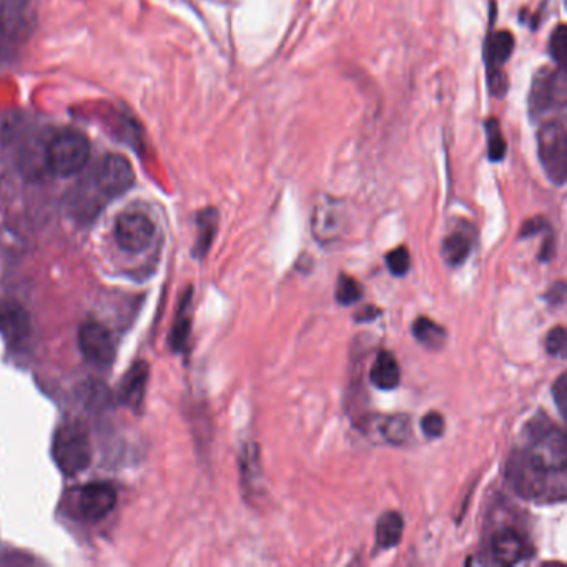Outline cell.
<instances>
[{"instance_id": "1", "label": "cell", "mask_w": 567, "mask_h": 567, "mask_svg": "<svg viewBox=\"0 0 567 567\" xmlns=\"http://www.w3.org/2000/svg\"><path fill=\"white\" fill-rule=\"evenodd\" d=\"M506 478L521 498L564 503L567 498V439L544 413L529 421L523 443L513 449Z\"/></svg>"}, {"instance_id": "2", "label": "cell", "mask_w": 567, "mask_h": 567, "mask_svg": "<svg viewBox=\"0 0 567 567\" xmlns=\"http://www.w3.org/2000/svg\"><path fill=\"white\" fill-rule=\"evenodd\" d=\"M567 77L566 69L543 67L534 74L528 95L529 117L534 124L566 115Z\"/></svg>"}, {"instance_id": "3", "label": "cell", "mask_w": 567, "mask_h": 567, "mask_svg": "<svg viewBox=\"0 0 567 567\" xmlns=\"http://www.w3.org/2000/svg\"><path fill=\"white\" fill-rule=\"evenodd\" d=\"M536 125H538L536 142H538L541 167L554 185L563 187L567 178L566 115H556Z\"/></svg>"}, {"instance_id": "4", "label": "cell", "mask_w": 567, "mask_h": 567, "mask_svg": "<svg viewBox=\"0 0 567 567\" xmlns=\"http://www.w3.org/2000/svg\"><path fill=\"white\" fill-rule=\"evenodd\" d=\"M90 150L89 139L82 132L64 130L47 143L45 165L57 177H74L89 163Z\"/></svg>"}, {"instance_id": "5", "label": "cell", "mask_w": 567, "mask_h": 567, "mask_svg": "<svg viewBox=\"0 0 567 567\" xmlns=\"http://www.w3.org/2000/svg\"><path fill=\"white\" fill-rule=\"evenodd\" d=\"M54 459L62 473L75 476L92 463V444L82 426L67 423L60 426L54 438Z\"/></svg>"}, {"instance_id": "6", "label": "cell", "mask_w": 567, "mask_h": 567, "mask_svg": "<svg viewBox=\"0 0 567 567\" xmlns=\"http://www.w3.org/2000/svg\"><path fill=\"white\" fill-rule=\"evenodd\" d=\"M514 50V37L509 30H491L484 44V60H486V77H488L489 94L496 99H503L508 92L509 82L506 75V64Z\"/></svg>"}, {"instance_id": "7", "label": "cell", "mask_w": 567, "mask_h": 567, "mask_svg": "<svg viewBox=\"0 0 567 567\" xmlns=\"http://www.w3.org/2000/svg\"><path fill=\"white\" fill-rule=\"evenodd\" d=\"M348 227V213L341 200L325 197L318 202L311 218V232L321 245L338 242Z\"/></svg>"}, {"instance_id": "8", "label": "cell", "mask_w": 567, "mask_h": 567, "mask_svg": "<svg viewBox=\"0 0 567 567\" xmlns=\"http://www.w3.org/2000/svg\"><path fill=\"white\" fill-rule=\"evenodd\" d=\"M155 237L152 218L137 210L122 213L115 223V240L125 252L140 253L147 250Z\"/></svg>"}, {"instance_id": "9", "label": "cell", "mask_w": 567, "mask_h": 567, "mask_svg": "<svg viewBox=\"0 0 567 567\" xmlns=\"http://www.w3.org/2000/svg\"><path fill=\"white\" fill-rule=\"evenodd\" d=\"M95 182H97V187H99L100 192L104 193L105 197H120L134 187V167L124 155L109 153L100 162Z\"/></svg>"}, {"instance_id": "10", "label": "cell", "mask_w": 567, "mask_h": 567, "mask_svg": "<svg viewBox=\"0 0 567 567\" xmlns=\"http://www.w3.org/2000/svg\"><path fill=\"white\" fill-rule=\"evenodd\" d=\"M80 350L95 366H110L115 360V343L110 331L99 321H85L79 331Z\"/></svg>"}, {"instance_id": "11", "label": "cell", "mask_w": 567, "mask_h": 567, "mask_svg": "<svg viewBox=\"0 0 567 567\" xmlns=\"http://www.w3.org/2000/svg\"><path fill=\"white\" fill-rule=\"evenodd\" d=\"M34 14L30 0H0V35L20 42L32 34Z\"/></svg>"}, {"instance_id": "12", "label": "cell", "mask_w": 567, "mask_h": 567, "mask_svg": "<svg viewBox=\"0 0 567 567\" xmlns=\"http://www.w3.org/2000/svg\"><path fill=\"white\" fill-rule=\"evenodd\" d=\"M489 556L501 566H514L529 556V543L518 529L504 528L494 533L489 541Z\"/></svg>"}, {"instance_id": "13", "label": "cell", "mask_w": 567, "mask_h": 567, "mask_svg": "<svg viewBox=\"0 0 567 567\" xmlns=\"http://www.w3.org/2000/svg\"><path fill=\"white\" fill-rule=\"evenodd\" d=\"M117 504V491L109 483L85 484L79 496V509L89 521H99L112 513Z\"/></svg>"}, {"instance_id": "14", "label": "cell", "mask_w": 567, "mask_h": 567, "mask_svg": "<svg viewBox=\"0 0 567 567\" xmlns=\"http://www.w3.org/2000/svg\"><path fill=\"white\" fill-rule=\"evenodd\" d=\"M375 426L381 441L393 446H405L411 439V420L406 415L368 416L363 426Z\"/></svg>"}, {"instance_id": "15", "label": "cell", "mask_w": 567, "mask_h": 567, "mask_svg": "<svg viewBox=\"0 0 567 567\" xmlns=\"http://www.w3.org/2000/svg\"><path fill=\"white\" fill-rule=\"evenodd\" d=\"M473 227L468 223L461 222L454 232L449 233L444 238L441 255L443 260L449 267H459L468 260L469 255L473 252Z\"/></svg>"}, {"instance_id": "16", "label": "cell", "mask_w": 567, "mask_h": 567, "mask_svg": "<svg viewBox=\"0 0 567 567\" xmlns=\"http://www.w3.org/2000/svg\"><path fill=\"white\" fill-rule=\"evenodd\" d=\"M0 333L9 343H20L30 333V316L24 306L17 303L0 305Z\"/></svg>"}, {"instance_id": "17", "label": "cell", "mask_w": 567, "mask_h": 567, "mask_svg": "<svg viewBox=\"0 0 567 567\" xmlns=\"http://www.w3.org/2000/svg\"><path fill=\"white\" fill-rule=\"evenodd\" d=\"M370 381L378 390L391 391L400 386V363L391 351H380L371 366Z\"/></svg>"}, {"instance_id": "18", "label": "cell", "mask_w": 567, "mask_h": 567, "mask_svg": "<svg viewBox=\"0 0 567 567\" xmlns=\"http://www.w3.org/2000/svg\"><path fill=\"white\" fill-rule=\"evenodd\" d=\"M148 373H150V370H148L147 363L137 361L122 381V390H120L122 401L132 410H139L140 405H142L145 390H147Z\"/></svg>"}, {"instance_id": "19", "label": "cell", "mask_w": 567, "mask_h": 567, "mask_svg": "<svg viewBox=\"0 0 567 567\" xmlns=\"http://www.w3.org/2000/svg\"><path fill=\"white\" fill-rule=\"evenodd\" d=\"M240 471H242L243 491H247L248 498H253V494H260L262 488V464H260V449L257 444H247L243 448L242 458H240Z\"/></svg>"}, {"instance_id": "20", "label": "cell", "mask_w": 567, "mask_h": 567, "mask_svg": "<svg viewBox=\"0 0 567 567\" xmlns=\"http://www.w3.org/2000/svg\"><path fill=\"white\" fill-rule=\"evenodd\" d=\"M218 212L215 208H205L197 215V242L193 245V257L203 260L212 248L218 232Z\"/></svg>"}, {"instance_id": "21", "label": "cell", "mask_w": 567, "mask_h": 567, "mask_svg": "<svg viewBox=\"0 0 567 567\" xmlns=\"http://www.w3.org/2000/svg\"><path fill=\"white\" fill-rule=\"evenodd\" d=\"M405 533V519L396 511L381 514L376 524V544L381 549H391L398 546Z\"/></svg>"}, {"instance_id": "22", "label": "cell", "mask_w": 567, "mask_h": 567, "mask_svg": "<svg viewBox=\"0 0 567 567\" xmlns=\"http://www.w3.org/2000/svg\"><path fill=\"white\" fill-rule=\"evenodd\" d=\"M413 336L428 350H441L448 340V333L443 326L438 325L428 316L416 318L413 323Z\"/></svg>"}, {"instance_id": "23", "label": "cell", "mask_w": 567, "mask_h": 567, "mask_svg": "<svg viewBox=\"0 0 567 567\" xmlns=\"http://www.w3.org/2000/svg\"><path fill=\"white\" fill-rule=\"evenodd\" d=\"M192 301V290L187 291L183 298L182 305L178 308L177 321L173 325L172 335H170V345L173 351L185 350L190 330H192V318H190V303Z\"/></svg>"}, {"instance_id": "24", "label": "cell", "mask_w": 567, "mask_h": 567, "mask_svg": "<svg viewBox=\"0 0 567 567\" xmlns=\"http://www.w3.org/2000/svg\"><path fill=\"white\" fill-rule=\"evenodd\" d=\"M486 129V142H488V157L491 162H503L508 152V143L504 139L503 129L498 119H489L484 122Z\"/></svg>"}, {"instance_id": "25", "label": "cell", "mask_w": 567, "mask_h": 567, "mask_svg": "<svg viewBox=\"0 0 567 567\" xmlns=\"http://www.w3.org/2000/svg\"><path fill=\"white\" fill-rule=\"evenodd\" d=\"M363 295H365V291H363V286L360 285V282L355 280V278H351L350 275L341 273L340 277H338V282H336V301L343 306L355 305L363 298Z\"/></svg>"}, {"instance_id": "26", "label": "cell", "mask_w": 567, "mask_h": 567, "mask_svg": "<svg viewBox=\"0 0 567 567\" xmlns=\"http://www.w3.org/2000/svg\"><path fill=\"white\" fill-rule=\"evenodd\" d=\"M549 55L554 60L556 67L566 69L567 59V29L566 25H558L553 34L549 37Z\"/></svg>"}, {"instance_id": "27", "label": "cell", "mask_w": 567, "mask_h": 567, "mask_svg": "<svg viewBox=\"0 0 567 567\" xmlns=\"http://www.w3.org/2000/svg\"><path fill=\"white\" fill-rule=\"evenodd\" d=\"M386 265H388V270H390L391 275H395V277H405L411 267V257L408 248L400 247L391 250V252L386 255Z\"/></svg>"}, {"instance_id": "28", "label": "cell", "mask_w": 567, "mask_h": 567, "mask_svg": "<svg viewBox=\"0 0 567 567\" xmlns=\"http://www.w3.org/2000/svg\"><path fill=\"white\" fill-rule=\"evenodd\" d=\"M546 350L549 355L564 358L567 351L566 328L563 325L554 326L546 336Z\"/></svg>"}, {"instance_id": "29", "label": "cell", "mask_w": 567, "mask_h": 567, "mask_svg": "<svg viewBox=\"0 0 567 567\" xmlns=\"http://www.w3.org/2000/svg\"><path fill=\"white\" fill-rule=\"evenodd\" d=\"M421 429H423L426 438H441L444 429H446L444 416L438 413V411H429V413L423 416V420H421Z\"/></svg>"}, {"instance_id": "30", "label": "cell", "mask_w": 567, "mask_h": 567, "mask_svg": "<svg viewBox=\"0 0 567 567\" xmlns=\"http://www.w3.org/2000/svg\"><path fill=\"white\" fill-rule=\"evenodd\" d=\"M554 403L558 406L559 413L563 418H566L567 408V378L566 375L559 376L558 380L554 381L553 386Z\"/></svg>"}, {"instance_id": "31", "label": "cell", "mask_w": 567, "mask_h": 567, "mask_svg": "<svg viewBox=\"0 0 567 567\" xmlns=\"http://www.w3.org/2000/svg\"><path fill=\"white\" fill-rule=\"evenodd\" d=\"M548 228V222L543 217L531 218L521 228V238L534 237V235H538V233L544 232Z\"/></svg>"}, {"instance_id": "32", "label": "cell", "mask_w": 567, "mask_h": 567, "mask_svg": "<svg viewBox=\"0 0 567 567\" xmlns=\"http://www.w3.org/2000/svg\"><path fill=\"white\" fill-rule=\"evenodd\" d=\"M546 300L554 306L564 305V301H566V283H564L563 280L554 283V285L549 288L548 293H546Z\"/></svg>"}, {"instance_id": "33", "label": "cell", "mask_w": 567, "mask_h": 567, "mask_svg": "<svg viewBox=\"0 0 567 567\" xmlns=\"http://www.w3.org/2000/svg\"><path fill=\"white\" fill-rule=\"evenodd\" d=\"M380 315L381 311L375 308V306H365L363 310L356 313V321H371L375 320V318H378Z\"/></svg>"}, {"instance_id": "34", "label": "cell", "mask_w": 567, "mask_h": 567, "mask_svg": "<svg viewBox=\"0 0 567 567\" xmlns=\"http://www.w3.org/2000/svg\"><path fill=\"white\" fill-rule=\"evenodd\" d=\"M553 255L554 240L553 235H549V237L546 238V242L543 243V250H541V253H539V260H541V262H549V260L553 258Z\"/></svg>"}]
</instances>
